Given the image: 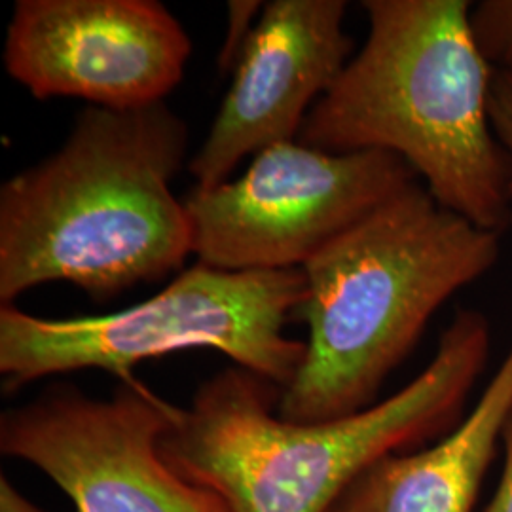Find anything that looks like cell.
<instances>
[{
	"label": "cell",
	"instance_id": "4",
	"mask_svg": "<svg viewBox=\"0 0 512 512\" xmlns=\"http://www.w3.org/2000/svg\"><path fill=\"white\" fill-rule=\"evenodd\" d=\"M501 234L442 207L414 183L310 258L306 357L277 403L294 423L361 412L420 342L433 315L492 272Z\"/></svg>",
	"mask_w": 512,
	"mask_h": 512
},
{
	"label": "cell",
	"instance_id": "3",
	"mask_svg": "<svg viewBox=\"0 0 512 512\" xmlns=\"http://www.w3.org/2000/svg\"><path fill=\"white\" fill-rule=\"evenodd\" d=\"M368 33L310 110L298 141L332 154L382 150L448 211L503 234L511 177L490 120L494 69L469 0H365Z\"/></svg>",
	"mask_w": 512,
	"mask_h": 512
},
{
	"label": "cell",
	"instance_id": "15",
	"mask_svg": "<svg viewBox=\"0 0 512 512\" xmlns=\"http://www.w3.org/2000/svg\"><path fill=\"white\" fill-rule=\"evenodd\" d=\"M0 512H48L40 509L31 499L19 492L18 488L6 478H0Z\"/></svg>",
	"mask_w": 512,
	"mask_h": 512
},
{
	"label": "cell",
	"instance_id": "9",
	"mask_svg": "<svg viewBox=\"0 0 512 512\" xmlns=\"http://www.w3.org/2000/svg\"><path fill=\"white\" fill-rule=\"evenodd\" d=\"M346 12L344 0L264 4L211 131L188 162L198 190L226 183L249 154L298 141L310 110L353 55Z\"/></svg>",
	"mask_w": 512,
	"mask_h": 512
},
{
	"label": "cell",
	"instance_id": "11",
	"mask_svg": "<svg viewBox=\"0 0 512 512\" xmlns=\"http://www.w3.org/2000/svg\"><path fill=\"white\" fill-rule=\"evenodd\" d=\"M476 44L494 73L512 80V0H480L471 6Z\"/></svg>",
	"mask_w": 512,
	"mask_h": 512
},
{
	"label": "cell",
	"instance_id": "6",
	"mask_svg": "<svg viewBox=\"0 0 512 512\" xmlns=\"http://www.w3.org/2000/svg\"><path fill=\"white\" fill-rule=\"evenodd\" d=\"M414 183V169L391 152L264 148L236 181L186 198L192 255L224 272L296 270Z\"/></svg>",
	"mask_w": 512,
	"mask_h": 512
},
{
	"label": "cell",
	"instance_id": "1",
	"mask_svg": "<svg viewBox=\"0 0 512 512\" xmlns=\"http://www.w3.org/2000/svg\"><path fill=\"white\" fill-rule=\"evenodd\" d=\"M188 128L165 103L84 110L63 147L0 188V302L71 283L107 302L183 270L192 228L171 183Z\"/></svg>",
	"mask_w": 512,
	"mask_h": 512
},
{
	"label": "cell",
	"instance_id": "2",
	"mask_svg": "<svg viewBox=\"0 0 512 512\" xmlns=\"http://www.w3.org/2000/svg\"><path fill=\"white\" fill-rule=\"evenodd\" d=\"M488 355V319L459 310L410 384L361 412L315 423L283 420L281 389L232 366L177 408L160 452L230 512H329L370 465L456 420Z\"/></svg>",
	"mask_w": 512,
	"mask_h": 512
},
{
	"label": "cell",
	"instance_id": "10",
	"mask_svg": "<svg viewBox=\"0 0 512 512\" xmlns=\"http://www.w3.org/2000/svg\"><path fill=\"white\" fill-rule=\"evenodd\" d=\"M511 410L512 348L446 437L376 461L329 512H473Z\"/></svg>",
	"mask_w": 512,
	"mask_h": 512
},
{
	"label": "cell",
	"instance_id": "7",
	"mask_svg": "<svg viewBox=\"0 0 512 512\" xmlns=\"http://www.w3.org/2000/svg\"><path fill=\"white\" fill-rule=\"evenodd\" d=\"M139 380L107 399L57 387L0 418V452L48 476L76 512H230L160 452L177 414Z\"/></svg>",
	"mask_w": 512,
	"mask_h": 512
},
{
	"label": "cell",
	"instance_id": "14",
	"mask_svg": "<svg viewBox=\"0 0 512 512\" xmlns=\"http://www.w3.org/2000/svg\"><path fill=\"white\" fill-rule=\"evenodd\" d=\"M501 448H503V473L494 497L484 512H512V410L503 427Z\"/></svg>",
	"mask_w": 512,
	"mask_h": 512
},
{
	"label": "cell",
	"instance_id": "13",
	"mask_svg": "<svg viewBox=\"0 0 512 512\" xmlns=\"http://www.w3.org/2000/svg\"><path fill=\"white\" fill-rule=\"evenodd\" d=\"M230 27H228V38L222 48V67L226 69L230 63L236 65L239 52L247 38L253 31V23H256L255 14L260 2H230Z\"/></svg>",
	"mask_w": 512,
	"mask_h": 512
},
{
	"label": "cell",
	"instance_id": "8",
	"mask_svg": "<svg viewBox=\"0 0 512 512\" xmlns=\"http://www.w3.org/2000/svg\"><path fill=\"white\" fill-rule=\"evenodd\" d=\"M192 40L156 0H18L4 67L35 99L90 107L164 103L183 80Z\"/></svg>",
	"mask_w": 512,
	"mask_h": 512
},
{
	"label": "cell",
	"instance_id": "12",
	"mask_svg": "<svg viewBox=\"0 0 512 512\" xmlns=\"http://www.w3.org/2000/svg\"><path fill=\"white\" fill-rule=\"evenodd\" d=\"M490 120H492L495 137L503 148L509 164V177H511L509 228H512V80L505 74L494 73L492 93H490Z\"/></svg>",
	"mask_w": 512,
	"mask_h": 512
},
{
	"label": "cell",
	"instance_id": "5",
	"mask_svg": "<svg viewBox=\"0 0 512 512\" xmlns=\"http://www.w3.org/2000/svg\"><path fill=\"white\" fill-rule=\"evenodd\" d=\"M304 298L302 268L224 272L196 262L156 296L109 315L46 319L8 304L0 310V374L8 391L86 368L135 382L145 361L209 348L283 391L306 357V342L285 334Z\"/></svg>",
	"mask_w": 512,
	"mask_h": 512
}]
</instances>
